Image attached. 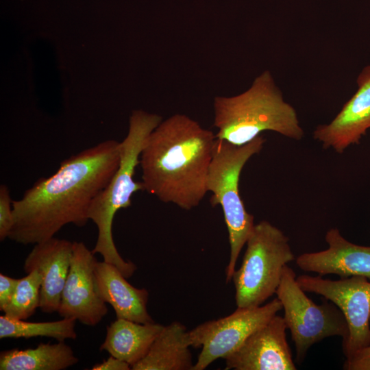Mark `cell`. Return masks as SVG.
Listing matches in <instances>:
<instances>
[{
  "label": "cell",
  "instance_id": "obj_2",
  "mask_svg": "<svg viewBox=\"0 0 370 370\" xmlns=\"http://www.w3.org/2000/svg\"><path fill=\"white\" fill-rule=\"evenodd\" d=\"M215 134L182 114L162 121L140 155L145 190L190 210L206 194Z\"/></svg>",
  "mask_w": 370,
  "mask_h": 370
},
{
  "label": "cell",
  "instance_id": "obj_8",
  "mask_svg": "<svg viewBox=\"0 0 370 370\" xmlns=\"http://www.w3.org/2000/svg\"><path fill=\"white\" fill-rule=\"evenodd\" d=\"M282 309L276 297L263 306L237 307L226 317L204 322L188 331L190 347H201L193 370H204L216 360L225 359Z\"/></svg>",
  "mask_w": 370,
  "mask_h": 370
},
{
  "label": "cell",
  "instance_id": "obj_4",
  "mask_svg": "<svg viewBox=\"0 0 370 370\" xmlns=\"http://www.w3.org/2000/svg\"><path fill=\"white\" fill-rule=\"evenodd\" d=\"M162 121L158 114L133 111L127 135L120 142L119 167L107 186L95 198L88 212L89 220L93 221L98 230L92 252L99 254L103 261L116 266L126 278L131 277L137 267L119 254L112 236L113 220L119 210L131 206L134 193L145 190L143 183L134 181V175L146 138Z\"/></svg>",
  "mask_w": 370,
  "mask_h": 370
},
{
  "label": "cell",
  "instance_id": "obj_20",
  "mask_svg": "<svg viewBox=\"0 0 370 370\" xmlns=\"http://www.w3.org/2000/svg\"><path fill=\"white\" fill-rule=\"evenodd\" d=\"M42 277L36 269L18 279L9 304L3 311L8 317L27 320L40 307Z\"/></svg>",
  "mask_w": 370,
  "mask_h": 370
},
{
  "label": "cell",
  "instance_id": "obj_18",
  "mask_svg": "<svg viewBox=\"0 0 370 370\" xmlns=\"http://www.w3.org/2000/svg\"><path fill=\"white\" fill-rule=\"evenodd\" d=\"M79 361L64 341L40 343L35 348L12 349L0 353L1 370H64Z\"/></svg>",
  "mask_w": 370,
  "mask_h": 370
},
{
  "label": "cell",
  "instance_id": "obj_12",
  "mask_svg": "<svg viewBox=\"0 0 370 370\" xmlns=\"http://www.w3.org/2000/svg\"><path fill=\"white\" fill-rule=\"evenodd\" d=\"M356 83L357 91L335 118L328 124L319 125L313 132V138L324 149L342 153L349 146L358 144L370 128V65L362 70Z\"/></svg>",
  "mask_w": 370,
  "mask_h": 370
},
{
  "label": "cell",
  "instance_id": "obj_11",
  "mask_svg": "<svg viewBox=\"0 0 370 370\" xmlns=\"http://www.w3.org/2000/svg\"><path fill=\"white\" fill-rule=\"evenodd\" d=\"M284 318L275 314L225 358V370H296Z\"/></svg>",
  "mask_w": 370,
  "mask_h": 370
},
{
  "label": "cell",
  "instance_id": "obj_3",
  "mask_svg": "<svg viewBox=\"0 0 370 370\" xmlns=\"http://www.w3.org/2000/svg\"><path fill=\"white\" fill-rule=\"evenodd\" d=\"M215 138L235 145L247 144L264 131L296 140L304 136L295 108L283 98L269 71H264L245 92L214 99Z\"/></svg>",
  "mask_w": 370,
  "mask_h": 370
},
{
  "label": "cell",
  "instance_id": "obj_6",
  "mask_svg": "<svg viewBox=\"0 0 370 370\" xmlns=\"http://www.w3.org/2000/svg\"><path fill=\"white\" fill-rule=\"evenodd\" d=\"M283 232L267 221L254 226L241 267L233 273L237 307H256L275 294L284 267L295 259Z\"/></svg>",
  "mask_w": 370,
  "mask_h": 370
},
{
  "label": "cell",
  "instance_id": "obj_17",
  "mask_svg": "<svg viewBox=\"0 0 370 370\" xmlns=\"http://www.w3.org/2000/svg\"><path fill=\"white\" fill-rule=\"evenodd\" d=\"M186 328L179 321L164 326L145 356L133 370H193Z\"/></svg>",
  "mask_w": 370,
  "mask_h": 370
},
{
  "label": "cell",
  "instance_id": "obj_13",
  "mask_svg": "<svg viewBox=\"0 0 370 370\" xmlns=\"http://www.w3.org/2000/svg\"><path fill=\"white\" fill-rule=\"evenodd\" d=\"M73 244L66 239L50 238L36 243L23 264L25 273L36 269L42 277L39 308L44 313L58 312L70 270Z\"/></svg>",
  "mask_w": 370,
  "mask_h": 370
},
{
  "label": "cell",
  "instance_id": "obj_15",
  "mask_svg": "<svg viewBox=\"0 0 370 370\" xmlns=\"http://www.w3.org/2000/svg\"><path fill=\"white\" fill-rule=\"evenodd\" d=\"M95 279L99 297L113 308L116 318L140 323L153 322L147 308L148 291L130 284L116 266L97 261Z\"/></svg>",
  "mask_w": 370,
  "mask_h": 370
},
{
  "label": "cell",
  "instance_id": "obj_9",
  "mask_svg": "<svg viewBox=\"0 0 370 370\" xmlns=\"http://www.w3.org/2000/svg\"><path fill=\"white\" fill-rule=\"evenodd\" d=\"M297 282L306 293L323 297L342 312L348 329L342 339L345 359L370 345V280L362 276L332 280L306 274L297 277Z\"/></svg>",
  "mask_w": 370,
  "mask_h": 370
},
{
  "label": "cell",
  "instance_id": "obj_14",
  "mask_svg": "<svg viewBox=\"0 0 370 370\" xmlns=\"http://www.w3.org/2000/svg\"><path fill=\"white\" fill-rule=\"evenodd\" d=\"M325 239L328 249L307 252L296 258L302 271L340 278L362 276L370 280V246L359 245L345 238L337 228L330 229Z\"/></svg>",
  "mask_w": 370,
  "mask_h": 370
},
{
  "label": "cell",
  "instance_id": "obj_23",
  "mask_svg": "<svg viewBox=\"0 0 370 370\" xmlns=\"http://www.w3.org/2000/svg\"><path fill=\"white\" fill-rule=\"evenodd\" d=\"M18 279L0 273V310L3 311L10 302Z\"/></svg>",
  "mask_w": 370,
  "mask_h": 370
},
{
  "label": "cell",
  "instance_id": "obj_22",
  "mask_svg": "<svg viewBox=\"0 0 370 370\" xmlns=\"http://www.w3.org/2000/svg\"><path fill=\"white\" fill-rule=\"evenodd\" d=\"M344 370H370V345L356 352L352 357L345 359Z\"/></svg>",
  "mask_w": 370,
  "mask_h": 370
},
{
  "label": "cell",
  "instance_id": "obj_24",
  "mask_svg": "<svg viewBox=\"0 0 370 370\" xmlns=\"http://www.w3.org/2000/svg\"><path fill=\"white\" fill-rule=\"evenodd\" d=\"M92 370H130L131 366L127 362L110 356L100 363L95 364Z\"/></svg>",
  "mask_w": 370,
  "mask_h": 370
},
{
  "label": "cell",
  "instance_id": "obj_5",
  "mask_svg": "<svg viewBox=\"0 0 370 370\" xmlns=\"http://www.w3.org/2000/svg\"><path fill=\"white\" fill-rule=\"evenodd\" d=\"M264 143L261 135L243 145L217 138L214 140L207 189L212 194L211 205L221 206L228 232L230 254L225 269L227 283L232 280L240 253L255 224L254 216L247 211L239 193L241 173L247 162L261 151Z\"/></svg>",
  "mask_w": 370,
  "mask_h": 370
},
{
  "label": "cell",
  "instance_id": "obj_16",
  "mask_svg": "<svg viewBox=\"0 0 370 370\" xmlns=\"http://www.w3.org/2000/svg\"><path fill=\"white\" fill-rule=\"evenodd\" d=\"M164 325L154 321L140 323L125 319H116L106 328L100 351H105L132 365L143 359Z\"/></svg>",
  "mask_w": 370,
  "mask_h": 370
},
{
  "label": "cell",
  "instance_id": "obj_1",
  "mask_svg": "<svg viewBox=\"0 0 370 370\" xmlns=\"http://www.w3.org/2000/svg\"><path fill=\"white\" fill-rule=\"evenodd\" d=\"M120 142L105 140L60 164L12 201L13 225L8 238L35 245L52 238L64 225H86L90 207L119 167Z\"/></svg>",
  "mask_w": 370,
  "mask_h": 370
},
{
  "label": "cell",
  "instance_id": "obj_19",
  "mask_svg": "<svg viewBox=\"0 0 370 370\" xmlns=\"http://www.w3.org/2000/svg\"><path fill=\"white\" fill-rule=\"evenodd\" d=\"M76 321L72 318H62L55 321L29 322L3 314L0 316V338L45 336L58 341L74 340L77 338Z\"/></svg>",
  "mask_w": 370,
  "mask_h": 370
},
{
  "label": "cell",
  "instance_id": "obj_10",
  "mask_svg": "<svg viewBox=\"0 0 370 370\" xmlns=\"http://www.w3.org/2000/svg\"><path fill=\"white\" fill-rule=\"evenodd\" d=\"M97 262L95 254L83 242H73L70 270L57 312L61 317L95 326L107 314L106 303L99 297L95 283Z\"/></svg>",
  "mask_w": 370,
  "mask_h": 370
},
{
  "label": "cell",
  "instance_id": "obj_21",
  "mask_svg": "<svg viewBox=\"0 0 370 370\" xmlns=\"http://www.w3.org/2000/svg\"><path fill=\"white\" fill-rule=\"evenodd\" d=\"M13 225L12 201L8 187L0 186V241L8 237Z\"/></svg>",
  "mask_w": 370,
  "mask_h": 370
},
{
  "label": "cell",
  "instance_id": "obj_7",
  "mask_svg": "<svg viewBox=\"0 0 370 370\" xmlns=\"http://www.w3.org/2000/svg\"><path fill=\"white\" fill-rule=\"evenodd\" d=\"M275 295L284 309L283 318L291 332L298 364L315 343L330 336L343 339L347 336V324L341 310L325 298L321 304L314 303L300 287L295 271L288 264Z\"/></svg>",
  "mask_w": 370,
  "mask_h": 370
}]
</instances>
